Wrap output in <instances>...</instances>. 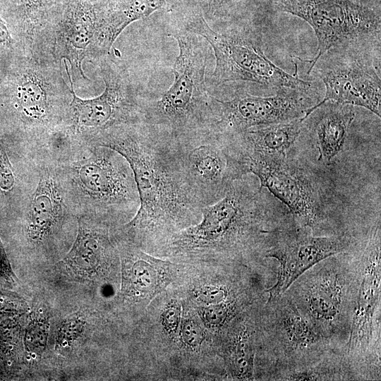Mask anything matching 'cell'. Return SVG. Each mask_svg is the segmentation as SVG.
I'll return each mask as SVG.
<instances>
[{"label":"cell","mask_w":381,"mask_h":381,"mask_svg":"<svg viewBox=\"0 0 381 381\" xmlns=\"http://www.w3.org/2000/svg\"><path fill=\"white\" fill-rule=\"evenodd\" d=\"M181 334L184 341L195 346L202 343L204 335L200 325L192 320H186L182 324Z\"/></svg>","instance_id":"1f68e13d"},{"label":"cell","mask_w":381,"mask_h":381,"mask_svg":"<svg viewBox=\"0 0 381 381\" xmlns=\"http://www.w3.org/2000/svg\"><path fill=\"white\" fill-rule=\"evenodd\" d=\"M351 1L370 7L372 8L381 10L380 9L381 0H351Z\"/></svg>","instance_id":"8d00e7d4"},{"label":"cell","mask_w":381,"mask_h":381,"mask_svg":"<svg viewBox=\"0 0 381 381\" xmlns=\"http://www.w3.org/2000/svg\"><path fill=\"white\" fill-rule=\"evenodd\" d=\"M183 0H102L97 37L98 59L107 56L123 30L133 22L159 11L169 12Z\"/></svg>","instance_id":"ffe728a7"},{"label":"cell","mask_w":381,"mask_h":381,"mask_svg":"<svg viewBox=\"0 0 381 381\" xmlns=\"http://www.w3.org/2000/svg\"><path fill=\"white\" fill-rule=\"evenodd\" d=\"M87 144L116 151L131 167L139 207L121 227L126 234L151 238L201 219L202 206L186 181L173 143L143 121L111 128Z\"/></svg>","instance_id":"6da1fadb"},{"label":"cell","mask_w":381,"mask_h":381,"mask_svg":"<svg viewBox=\"0 0 381 381\" xmlns=\"http://www.w3.org/2000/svg\"><path fill=\"white\" fill-rule=\"evenodd\" d=\"M82 327V321L78 318L70 319L64 322L59 330L58 343L63 344L64 342L71 341L74 337H77Z\"/></svg>","instance_id":"d6a6232c"},{"label":"cell","mask_w":381,"mask_h":381,"mask_svg":"<svg viewBox=\"0 0 381 381\" xmlns=\"http://www.w3.org/2000/svg\"><path fill=\"white\" fill-rule=\"evenodd\" d=\"M23 53L13 28L0 13V70Z\"/></svg>","instance_id":"83f0119b"},{"label":"cell","mask_w":381,"mask_h":381,"mask_svg":"<svg viewBox=\"0 0 381 381\" xmlns=\"http://www.w3.org/2000/svg\"><path fill=\"white\" fill-rule=\"evenodd\" d=\"M54 163L78 217L88 216L108 224L113 219L131 220L136 213L139 198L133 174L116 151L81 145L68 157Z\"/></svg>","instance_id":"3957f363"},{"label":"cell","mask_w":381,"mask_h":381,"mask_svg":"<svg viewBox=\"0 0 381 381\" xmlns=\"http://www.w3.org/2000/svg\"><path fill=\"white\" fill-rule=\"evenodd\" d=\"M256 332L246 325L235 329L226 347L225 362L234 380H254Z\"/></svg>","instance_id":"484cf974"},{"label":"cell","mask_w":381,"mask_h":381,"mask_svg":"<svg viewBox=\"0 0 381 381\" xmlns=\"http://www.w3.org/2000/svg\"><path fill=\"white\" fill-rule=\"evenodd\" d=\"M169 13L181 27L203 38L213 49L215 66L210 78L212 85L244 82L269 87H313V81L287 73L267 56L255 23H233L212 28L200 10L186 0Z\"/></svg>","instance_id":"5b68a950"},{"label":"cell","mask_w":381,"mask_h":381,"mask_svg":"<svg viewBox=\"0 0 381 381\" xmlns=\"http://www.w3.org/2000/svg\"><path fill=\"white\" fill-rule=\"evenodd\" d=\"M99 59L104 90L93 98L82 99L75 94L71 73L65 68L72 98L64 128L80 145L115 127L143 121V101L138 96L128 71L107 56Z\"/></svg>","instance_id":"7c38bea8"},{"label":"cell","mask_w":381,"mask_h":381,"mask_svg":"<svg viewBox=\"0 0 381 381\" xmlns=\"http://www.w3.org/2000/svg\"><path fill=\"white\" fill-rule=\"evenodd\" d=\"M175 266L133 246L122 253V289L128 295L151 300L173 280Z\"/></svg>","instance_id":"44dd1931"},{"label":"cell","mask_w":381,"mask_h":381,"mask_svg":"<svg viewBox=\"0 0 381 381\" xmlns=\"http://www.w3.org/2000/svg\"><path fill=\"white\" fill-rule=\"evenodd\" d=\"M15 184V176L8 155L0 145V190H11Z\"/></svg>","instance_id":"4dcf8cb0"},{"label":"cell","mask_w":381,"mask_h":381,"mask_svg":"<svg viewBox=\"0 0 381 381\" xmlns=\"http://www.w3.org/2000/svg\"><path fill=\"white\" fill-rule=\"evenodd\" d=\"M49 331L46 319L38 318L30 322L25 334V346L31 353L40 355L45 349Z\"/></svg>","instance_id":"f1b7e54d"},{"label":"cell","mask_w":381,"mask_h":381,"mask_svg":"<svg viewBox=\"0 0 381 381\" xmlns=\"http://www.w3.org/2000/svg\"><path fill=\"white\" fill-rule=\"evenodd\" d=\"M70 217L78 215L68 202L54 163L42 167L25 207L24 227L28 241L34 246H44Z\"/></svg>","instance_id":"ac0fdd59"},{"label":"cell","mask_w":381,"mask_h":381,"mask_svg":"<svg viewBox=\"0 0 381 381\" xmlns=\"http://www.w3.org/2000/svg\"><path fill=\"white\" fill-rule=\"evenodd\" d=\"M173 144L186 181L202 207L217 202L243 177L226 144L211 133Z\"/></svg>","instance_id":"e0dca14e"},{"label":"cell","mask_w":381,"mask_h":381,"mask_svg":"<svg viewBox=\"0 0 381 381\" xmlns=\"http://www.w3.org/2000/svg\"><path fill=\"white\" fill-rule=\"evenodd\" d=\"M238 302L224 301L201 308L200 312L203 320L212 327H220L233 315L238 308Z\"/></svg>","instance_id":"f546056e"},{"label":"cell","mask_w":381,"mask_h":381,"mask_svg":"<svg viewBox=\"0 0 381 381\" xmlns=\"http://www.w3.org/2000/svg\"><path fill=\"white\" fill-rule=\"evenodd\" d=\"M52 3L53 0H9L4 16L25 53L31 51Z\"/></svg>","instance_id":"cb8c5ba5"},{"label":"cell","mask_w":381,"mask_h":381,"mask_svg":"<svg viewBox=\"0 0 381 381\" xmlns=\"http://www.w3.org/2000/svg\"><path fill=\"white\" fill-rule=\"evenodd\" d=\"M102 0H53L31 52L67 68L75 81L88 80L83 63L98 59Z\"/></svg>","instance_id":"30bf717a"},{"label":"cell","mask_w":381,"mask_h":381,"mask_svg":"<svg viewBox=\"0 0 381 381\" xmlns=\"http://www.w3.org/2000/svg\"><path fill=\"white\" fill-rule=\"evenodd\" d=\"M197 6L209 25L254 22L268 11L269 0H186Z\"/></svg>","instance_id":"d4e9b609"},{"label":"cell","mask_w":381,"mask_h":381,"mask_svg":"<svg viewBox=\"0 0 381 381\" xmlns=\"http://www.w3.org/2000/svg\"><path fill=\"white\" fill-rule=\"evenodd\" d=\"M260 312V332L256 333V351L262 353L260 380H274L282 373L313 363L332 353H344L318 333L285 293L272 300L266 298Z\"/></svg>","instance_id":"ba28073f"},{"label":"cell","mask_w":381,"mask_h":381,"mask_svg":"<svg viewBox=\"0 0 381 381\" xmlns=\"http://www.w3.org/2000/svg\"><path fill=\"white\" fill-rule=\"evenodd\" d=\"M380 222L356 247L358 286L346 356L358 380L381 377Z\"/></svg>","instance_id":"9c48e42d"},{"label":"cell","mask_w":381,"mask_h":381,"mask_svg":"<svg viewBox=\"0 0 381 381\" xmlns=\"http://www.w3.org/2000/svg\"><path fill=\"white\" fill-rule=\"evenodd\" d=\"M310 114L314 115L313 133L319 152L318 159L329 165L343 149L355 118L353 106L326 102Z\"/></svg>","instance_id":"603a6c76"},{"label":"cell","mask_w":381,"mask_h":381,"mask_svg":"<svg viewBox=\"0 0 381 381\" xmlns=\"http://www.w3.org/2000/svg\"><path fill=\"white\" fill-rule=\"evenodd\" d=\"M229 291L227 286H209L200 293L202 300L209 304H216L224 302L228 298Z\"/></svg>","instance_id":"836d02e7"},{"label":"cell","mask_w":381,"mask_h":381,"mask_svg":"<svg viewBox=\"0 0 381 381\" xmlns=\"http://www.w3.org/2000/svg\"><path fill=\"white\" fill-rule=\"evenodd\" d=\"M167 35L176 40L179 47L174 80L159 99L143 102L142 119L161 135L179 143L210 133L211 94L205 81L208 50L198 35L176 20Z\"/></svg>","instance_id":"7a4b0ae2"},{"label":"cell","mask_w":381,"mask_h":381,"mask_svg":"<svg viewBox=\"0 0 381 381\" xmlns=\"http://www.w3.org/2000/svg\"><path fill=\"white\" fill-rule=\"evenodd\" d=\"M290 13L306 21L318 39L310 69L330 49L361 41L380 40L381 10L351 0H269L268 11Z\"/></svg>","instance_id":"5bb4252c"},{"label":"cell","mask_w":381,"mask_h":381,"mask_svg":"<svg viewBox=\"0 0 381 381\" xmlns=\"http://www.w3.org/2000/svg\"><path fill=\"white\" fill-rule=\"evenodd\" d=\"M274 380H358L344 353H332L321 360L277 375Z\"/></svg>","instance_id":"4316f807"},{"label":"cell","mask_w":381,"mask_h":381,"mask_svg":"<svg viewBox=\"0 0 381 381\" xmlns=\"http://www.w3.org/2000/svg\"><path fill=\"white\" fill-rule=\"evenodd\" d=\"M78 225L75 239L62 262L76 274L89 277L99 270L111 252L107 223L80 215Z\"/></svg>","instance_id":"7402d4cb"},{"label":"cell","mask_w":381,"mask_h":381,"mask_svg":"<svg viewBox=\"0 0 381 381\" xmlns=\"http://www.w3.org/2000/svg\"><path fill=\"white\" fill-rule=\"evenodd\" d=\"M262 189L245 176L235 180L220 200L202 207L200 222L177 234L173 246L230 254L252 247L264 257L271 233L281 220L270 209Z\"/></svg>","instance_id":"277c9868"},{"label":"cell","mask_w":381,"mask_h":381,"mask_svg":"<svg viewBox=\"0 0 381 381\" xmlns=\"http://www.w3.org/2000/svg\"><path fill=\"white\" fill-rule=\"evenodd\" d=\"M313 89L278 87L272 94L256 95L239 87L223 98L212 95L211 134L227 140L248 130L298 118L306 119L321 99Z\"/></svg>","instance_id":"4fadbf2b"},{"label":"cell","mask_w":381,"mask_h":381,"mask_svg":"<svg viewBox=\"0 0 381 381\" xmlns=\"http://www.w3.org/2000/svg\"><path fill=\"white\" fill-rule=\"evenodd\" d=\"M324 84L326 102L364 107L381 115L380 40L354 42L333 47L308 71ZM308 115V116H309Z\"/></svg>","instance_id":"8fae6325"},{"label":"cell","mask_w":381,"mask_h":381,"mask_svg":"<svg viewBox=\"0 0 381 381\" xmlns=\"http://www.w3.org/2000/svg\"><path fill=\"white\" fill-rule=\"evenodd\" d=\"M358 274L355 247L349 252L319 262L284 292L318 333L345 354L356 301Z\"/></svg>","instance_id":"8992f818"},{"label":"cell","mask_w":381,"mask_h":381,"mask_svg":"<svg viewBox=\"0 0 381 381\" xmlns=\"http://www.w3.org/2000/svg\"></svg>","instance_id":"74e56055"},{"label":"cell","mask_w":381,"mask_h":381,"mask_svg":"<svg viewBox=\"0 0 381 381\" xmlns=\"http://www.w3.org/2000/svg\"><path fill=\"white\" fill-rule=\"evenodd\" d=\"M0 274L6 277L13 276L3 244L0 240Z\"/></svg>","instance_id":"d590c367"},{"label":"cell","mask_w":381,"mask_h":381,"mask_svg":"<svg viewBox=\"0 0 381 381\" xmlns=\"http://www.w3.org/2000/svg\"><path fill=\"white\" fill-rule=\"evenodd\" d=\"M180 306L173 303L168 306L162 313V325L169 334H175L180 318Z\"/></svg>","instance_id":"e575fe53"},{"label":"cell","mask_w":381,"mask_h":381,"mask_svg":"<svg viewBox=\"0 0 381 381\" xmlns=\"http://www.w3.org/2000/svg\"><path fill=\"white\" fill-rule=\"evenodd\" d=\"M71 98L62 68L33 52L18 56L0 71V101L31 135L45 137L63 126Z\"/></svg>","instance_id":"52a82bcc"},{"label":"cell","mask_w":381,"mask_h":381,"mask_svg":"<svg viewBox=\"0 0 381 381\" xmlns=\"http://www.w3.org/2000/svg\"><path fill=\"white\" fill-rule=\"evenodd\" d=\"M356 243L345 234L316 236L309 228L282 220L272 231L264 258L279 262L275 283L267 289V300L282 294L308 269L332 255L349 252Z\"/></svg>","instance_id":"9a60e30c"},{"label":"cell","mask_w":381,"mask_h":381,"mask_svg":"<svg viewBox=\"0 0 381 381\" xmlns=\"http://www.w3.org/2000/svg\"><path fill=\"white\" fill-rule=\"evenodd\" d=\"M241 176L253 174L260 186L283 202L294 225L315 229L326 219L323 196L313 177L287 157L252 159L238 165Z\"/></svg>","instance_id":"2e32d148"},{"label":"cell","mask_w":381,"mask_h":381,"mask_svg":"<svg viewBox=\"0 0 381 381\" xmlns=\"http://www.w3.org/2000/svg\"><path fill=\"white\" fill-rule=\"evenodd\" d=\"M304 122V117L298 118L250 129L222 140L238 169L239 164L245 161L287 157L289 150L302 133Z\"/></svg>","instance_id":"d6986e66"}]
</instances>
